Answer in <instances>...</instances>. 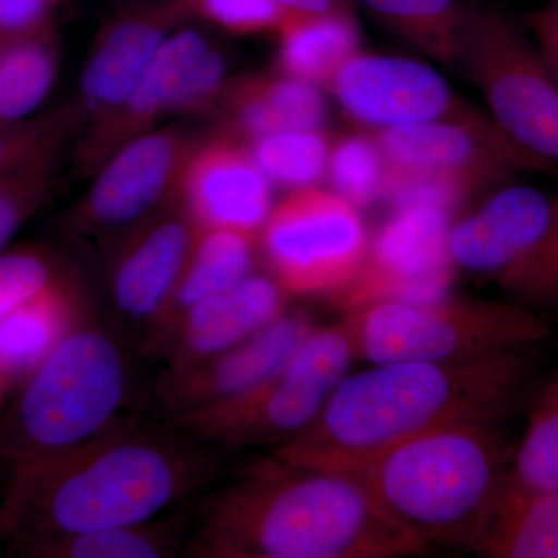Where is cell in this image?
Here are the masks:
<instances>
[{
    "label": "cell",
    "instance_id": "6da1fadb",
    "mask_svg": "<svg viewBox=\"0 0 558 558\" xmlns=\"http://www.w3.org/2000/svg\"><path fill=\"white\" fill-rule=\"evenodd\" d=\"M539 344L459 362L376 363L344 377L317 418L277 457L349 475L425 433L502 422L532 402Z\"/></svg>",
    "mask_w": 558,
    "mask_h": 558
},
{
    "label": "cell",
    "instance_id": "7a4b0ae2",
    "mask_svg": "<svg viewBox=\"0 0 558 558\" xmlns=\"http://www.w3.org/2000/svg\"><path fill=\"white\" fill-rule=\"evenodd\" d=\"M209 558H400L427 553L341 473L277 457L205 499L193 542Z\"/></svg>",
    "mask_w": 558,
    "mask_h": 558
},
{
    "label": "cell",
    "instance_id": "3957f363",
    "mask_svg": "<svg viewBox=\"0 0 558 558\" xmlns=\"http://www.w3.org/2000/svg\"><path fill=\"white\" fill-rule=\"evenodd\" d=\"M207 451L167 432H121L16 473L0 527L28 543L153 521L211 476Z\"/></svg>",
    "mask_w": 558,
    "mask_h": 558
},
{
    "label": "cell",
    "instance_id": "277c9868",
    "mask_svg": "<svg viewBox=\"0 0 558 558\" xmlns=\"http://www.w3.org/2000/svg\"><path fill=\"white\" fill-rule=\"evenodd\" d=\"M513 451L501 425H457L381 451L348 476L425 548L472 550L497 509Z\"/></svg>",
    "mask_w": 558,
    "mask_h": 558
},
{
    "label": "cell",
    "instance_id": "5b68a950",
    "mask_svg": "<svg viewBox=\"0 0 558 558\" xmlns=\"http://www.w3.org/2000/svg\"><path fill=\"white\" fill-rule=\"evenodd\" d=\"M130 391V366L105 329L76 323L35 369L0 435L16 473L89 446L113 432Z\"/></svg>",
    "mask_w": 558,
    "mask_h": 558
},
{
    "label": "cell",
    "instance_id": "8992f818",
    "mask_svg": "<svg viewBox=\"0 0 558 558\" xmlns=\"http://www.w3.org/2000/svg\"><path fill=\"white\" fill-rule=\"evenodd\" d=\"M357 357L392 362H459L548 339L549 323L521 303L450 293L433 300L377 301L349 312Z\"/></svg>",
    "mask_w": 558,
    "mask_h": 558
},
{
    "label": "cell",
    "instance_id": "52a82bcc",
    "mask_svg": "<svg viewBox=\"0 0 558 558\" xmlns=\"http://www.w3.org/2000/svg\"><path fill=\"white\" fill-rule=\"evenodd\" d=\"M355 359L347 317L317 326L269 380L241 398L179 414L178 427L191 438L222 446H281L317 418Z\"/></svg>",
    "mask_w": 558,
    "mask_h": 558
},
{
    "label": "cell",
    "instance_id": "ba28073f",
    "mask_svg": "<svg viewBox=\"0 0 558 558\" xmlns=\"http://www.w3.org/2000/svg\"><path fill=\"white\" fill-rule=\"evenodd\" d=\"M457 62L499 130L558 168V86L529 32L498 11H470Z\"/></svg>",
    "mask_w": 558,
    "mask_h": 558
},
{
    "label": "cell",
    "instance_id": "9c48e42d",
    "mask_svg": "<svg viewBox=\"0 0 558 558\" xmlns=\"http://www.w3.org/2000/svg\"><path fill=\"white\" fill-rule=\"evenodd\" d=\"M369 236L360 208L332 190L312 186L275 205L258 248L289 296L337 299L362 269Z\"/></svg>",
    "mask_w": 558,
    "mask_h": 558
},
{
    "label": "cell",
    "instance_id": "30bf717a",
    "mask_svg": "<svg viewBox=\"0 0 558 558\" xmlns=\"http://www.w3.org/2000/svg\"><path fill=\"white\" fill-rule=\"evenodd\" d=\"M226 72L222 54L199 32L172 33L123 105L86 124L76 146V167L83 174H95L117 150L153 131L165 117L215 109L229 83Z\"/></svg>",
    "mask_w": 558,
    "mask_h": 558
},
{
    "label": "cell",
    "instance_id": "8fae6325",
    "mask_svg": "<svg viewBox=\"0 0 558 558\" xmlns=\"http://www.w3.org/2000/svg\"><path fill=\"white\" fill-rule=\"evenodd\" d=\"M453 216L432 207L388 209L369 236L357 277L337 303L344 314L377 301L433 300L450 293L454 278L449 253Z\"/></svg>",
    "mask_w": 558,
    "mask_h": 558
},
{
    "label": "cell",
    "instance_id": "7c38bea8",
    "mask_svg": "<svg viewBox=\"0 0 558 558\" xmlns=\"http://www.w3.org/2000/svg\"><path fill=\"white\" fill-rule=\"evenodd\" d=\"M196 142L178 128L153 130L132 140L95 172L89 191L73 209L72 229L81 234L134 229L170 204Z\"/></svg>",
    "mask_w": 558,
    "mask_h": 558
},
{
    "label": "cell",
    "instance_id": "4fadbf2b",
    "mask_svg": "<svg viewBox=\"0 0 558 558\" xmlns=\"http://www.w3.org/2000/svg\"><path fill=\"white\" fill-rule=\"evenodd\" d=\"M329 90L344 116L369 132L483 116L458 97L435 69L409 58L359 51L340 69Z\"/></svg>",
    "mask_w": 558,
    "mask_h": 558
},
{
    "label": "cell",
    "instance_id": "5bb4252c",
    "mask_svg": "<svg viewBox=\"0 0 558 558\" xmlns=\"http://www.w3.org/2000/svg\"><path fill=\"white\" fill-rule=\"evenodd\" d=\"M389 167L454 172L480 180L488 189L513 182L526 172L558 168L517 145L490 116L435 121L373 132Z\"/></svg>",
    "mask_w": 558,
    "mask_h": 558
},
{
    "label": "cell",
    "instance_id": "9a60e30c",
    "mask_svg": "<svg viewBox=\"0 0 558 558\" xmlns=\"http://www.w3.org/2000/svg\"><path fill=\"white\" fill-rule=\"evenodd\" d=\"M175 201L196 230L229 229L255 236L274 209L270 180L247 143L222 130L194 143Z\"/></svg>",
    "mask_w": 558,
    "mask_h": 558
},
{
    "label": "cell",
    "instance_id": "2e32d148",
    "mask_svg": "<svg viewBox=\"0 0 558 558\" xmlns=\"http://www.w3.org/2000/svg\"><path fill=\"white\" fill-rule=\"evenodd\" d=\"M191 17L186 0H135L101 25L81 76L86 124L130 97L174 28Z\"/></svg>",
    "mask_w": 558,
    "mask_h": 558
},
{
    "label": "cell",
    "instance_id": "e0dca14e",
    "mask_svg": "<svg viewBox=\"0 0 558 558\" xmlns=\"http://www.w3.org/2000/svg\"><path fill=\"white\" fill-rule=\"evenodd\" d=\"M553 199L535 186L513 182L494 189L451 223L454 269L501 278L537 245L548 227Z\"/></svg>",
    "mask_w": 558,
    "mask_h": 558
},
{
    "label": "cell",
    "instance_id": "ac0fdd59",
    "mask_svg": "<svg viewBox=\"0 0 558 558\" xmlns=\"http://www.w3.org/2000/svg\"><path fill=\"white\" fill-rule=\"evenodd\" d=\"M193 240V223L175 199L132 229L112 271V296L121 315L132 322H160Z\"/></svg>",
    "mask_w": 558,
    "mask_h": 558
},
{
    "label": "cell",
    "instance_id": "d6986e66",
    "mask_svg": "<svg viewBox=\"0 0 558 558\" xmlns=\"http://www.w3.org/2000/svg\"><path fill=\"white\" fill-rule=\"evenodd\" d=\"M315 328L307 312L286 310L236 347L179 371L172 384L179 414L241 398L258 388L292 359Z\"/></svg>",
    "mask_w": 558,
    "mask_h": 558
},
{
    "label": "cell",
    "instance_id": "ffe728a7",
    "mask_svg": "<svg viewBox=\"0 0 558 558\" xmlns=\"http://www.w3.org/2000/svg\"><path fill=\"white\" fill-rule=\"evenodd\" d=\"M288 293L271 275L253 271L219 295L202 301L179 319V371L229 351L288 310Z\"/></svg>",
    "mask_w": 558,
    "mask_h": 558
},
{
    "label": "cell",
    "instance_id": "44dd1931",
    "mask_svg": "<svg viewBox=\"0 0 558 558\" xmlns=\"http://www.w3.org/2000/svg\"><path fill=\"white\" fill-rule=\"evenodd\" d=\"M220 130L250 142L293 130H325L328 105L319 87L288 75L229 81L218 106Z\"/></svg>",
    "mask_w": 558,
    "mask_h": 558
},
{
    "label": "cell",
    "instance_id": "7402d4cb",
    "mask_svg": "<svg viewBox=\"0 0 558 558\" xmlns=\"http://www.w3.org/2000/svg\"><path fill=\"white\" fill-rule=\"evenodd\" d=\"M258 236L229 229H194L189 259L160 319L171 336L179 319L191 307L240 284L255 269Z\"/></svg>",
    "mask_w": 558,
    "mask_h": 558
},
{
    "label": "cell",
    "instance_id": "603a6c76",
    "mask_svg": "<svg viewBox=\"0 0 558 558\" xmlns=\"http://www.w3.org/2000/svg\"><path fill=\"white\" fill-rule=\"evenodd\" d=\"M282 75L328 89L337 73L360 51V31L348 9L289 13L277 31Z\"/></svg>",
    "mask_w": 558,
    "mask_h": 558
},
{
    "label": "cell",
    "instance_id": "cb8c5ba5",
    "mask_svg": "<svg viewBox=\"0 0 558 558\" xmlns=\"http://www.w3.org/2000/svg\"><path fill=\"white\" fill-rule=\"evenodd\" d=\"M76 295L65 277L0 318V371L27 377L57 348L76 319Z\"/></svg>",
    "mask_w": 558,
    "mask_h": 558
},
{
    "label": "cell",
    "instance_id": "d4e9b609",
    "mask_svg": "<svg viewBox=\"0 0 558 558\" xmlns=\"http://www.w3.org/2000/svg\"><path fill=\"white\" fill-rule=\"evenodd\" d=\"M472 550L488 558H558V492L505 488Z\"/></svg>",
    "mask_w": 558,
    "mask_h": 558
},
{
    "label": "cell",
    "instance_id": "484cf974",
    "mask_svg": "<svg viewBox=\"0 0 558 558\" xmlns=\"http://www.w3.org/2000/svg\"><path fill=\"white\" fill-rule=\"evenodd\" d=\"M58 60L54 28L0 44V123L31 119L53 87Z\"/></svg>",
    "mask_w": 558,
    "mask_h": 558
},
{
    "label": "cell",
    "instance_id": "4316f807",
    "mask_svg": "<svg viewBox=\"0 0 558 558\" xmlns=\"http://www.w3.org/2000/svg\"><path fill=\"white\" fill-rule=\"evenodd\" d=\"M400 38L444 64L461 51L470 11L461 0H362Z\"/></svg>",
    "mask_w": 558,
    "mask_h": 558
},
{
    "label": "cell",
    "instance_id": "83f0119b",
    "mask_svg": "<svg viewBox=\"0 0 558 558\" xmlns=\"http://www.w3.org/2000/svg\"><path fill=\"white\" fill-rule=\"evenodd\" d=\"M179 546L175 521L97 529L28 543L27 553L49 558H163Z\"/></svg>",
    "mask_w": 558,
    "mask_h": 558
},
{
    "label": "cell",
    "instance_id": "f1b7e54d",
    "mask_svg": "<svg viewBox=\"0 0 558 558\" xmlns=\"http://www.w3.org/2000/svg\"><path fill=\"white\" fill-rule=\"evenodd\" d=\"M505 488L558 492V373L532 399L526 433L513 451Z\"/></svg>",
    "mask_w": 558,
    "mask_h": 558
},
{
    "label": "cell",
    "instance_id": "f546056e",
    "mask_svg": "<svg viewBox=\"0 0 558 558\" xmlns=\"http://www.w3.org/2000/svg\"><path fill=\"white\" fill-rule=\"evenodd\" d=\"M245 143L260 171L281 189H312L328 178L332 138L323 130L275 132Z\"/></svg>",
    "mask_w": 558,
    "mask_h": 558
},
{
    "label": "cell",
    "instance_id": "4dcf8cb0",
    "mask_svg": "<svg viewBox=\"0 0 558 558\" xmlns=\"http://www.w3.org/2000/svg\"><path fill=\"white\" fill-rule=\"evenodd\" d=\"M387 175L388 161L373 132L332 138L326 179L333 193L357 208L369 207L381 202Z\"/></svg>",
    "mask_w": 558,
    "mask_h": 558
},
{
    "label": "cell",
    "instance_id": "1f68e13d",
    "mask_svg": "<svg viewBox=\"0 0 558 558\" xmlns=\"http://www.w3.org/2000/svg\"><path fill=\"white\" fill-rule=\"evenodd\" d=\"M488 189L480 180L454 172L405 170L389 167L381 204L387 209L432 207L449 213L454 219L459 211Z\"/></svg>",
    "mask_w": 558,
    "mask_h": 558
},
{
    "label": "cell",
    "instance_id": "d6a6232c",
    "mask_svg": "<svg viewBox=\"0 0 558 558\" xmlns=\"http://www.w3.org/2000/svg\"><path fill=\"white\" fill-rule=\"evenodd\" d=\"M62 148L47 150L0 180V253L57 185Z\"/></svg>",
    "mask_w": 558,
    "mask_h": 558
},
{
    "label": "cell",
    "instance_id": "836d02e7",
    "mask_svg": "<svg viewBox=\"0 0 558 558\" xmlns=\"http://www.w3.org/2000/svg\"><path fill=\"white\" fill-rule=\"evenodd\" d=\"M80 121L78 109L64 106L31 119L0 123V180L47 150L64 148Z\"/></svg>",
    "mask_w": 558,
    "mask_h": 558
},
{
    "label": "cell",
    "instance_id": "e575fe53",
    "mask_svg": "<svg viewBox=\"0 0 558 558\" xmlns=\"http://www.w3.org/2000/svg\"><path fill=\"white\" fill-rule=\"evenodd\" d=\"M498 281L531 310L558 307V193L542 240Z\"/></svg>",
    "mask_w": 558,
    "mask_h": 558
},
{
    "label": "cell",
    "instance_id": "d590c367",
    "mask_svg": "<svg viewBox=\"0 0 558 558\" xmlns=\"http://www.w3.org/2000/svg\"><path fill=\"white\" fill-rule=\"evenodd\" d=\"M64 277L60 263L40 247L0 253V318Z\"/></svg>",
    "mask_w": 558,
    "mask_h": 558
},
{
    "label": "cell",
    "instance_id": "8d00e7d4",
    "mask_svg": "<svg viewBox=\"0 0 558 558\" xmlns=\"http://www.w3.org/2000/svg\"><path fill=\"white\" fill-rule=\"evenodd\" d=\"M191 17H199L233 33V35H259L275 32L289 16L271 0H186Z\"/></svg>",
    "mask_w": 558,
    "mask_h": 558
},
{
    "label": "cell",
    "instance_id": "74e56055",
    "mask_svg": "<svg viewBox=\"0 0 558 558\" xmlns=\"http://www.w3.org/2000/svg\"><path fill=\"white\" fill-rule=\"evenodd\" d=\"M58 0H0V44L54 28Z\"/></svg>",
    "mask_w": 558,
    "mask_h": 558
},
{
    "label": "cell",
    "instance_id": "f35d334b",
    "mask_svg": "<svg viewBox=\"0 0 558 558\" xmlns=\"http://www.w3.org/2000/svg\"><path fill=\"white\" fill-rule=\"evenodd\" d=\"M527 32L558 86V3H549L527 16Z\"/></svg>",
    "mask_w": 558,
    "mask_h": 558
},
{
    "label": "cell",
    "instance_id": "ab89813d",
    "mask_svg": "<svg viewBox=\"0 0 558 558\" xmlns=\"http://www.w3.org/2000/svg\"><path fill=\"white\" fill-rule=\"evenodd\" d=\"M289 13H328L347 9L343 0H271Z\"/></svg>",
    "mask_w": 558,
    "mask_h": 558
},
{
    "label": "cell",
    "instance_id": "60d3db41",
    "mask_svg": "<svg viewBox=\"0 0 558 558\" xmlns=\"http://www.w3.org/2000/svg\"><path fill=\"white\" fill-rule=\"evenodd\" d=\"M11 384H13V381H11L10 377H7L5 374L0 371V400H2L3 395H5Z\"/></svg>",
    "mask_w": 558,
    "mask_h": 558
},
{
    "label": "cell",
    "instance_id": "b9f144b4",
    "mask_svg": "<svg viewBox=\"0 0 558 558\" xmlns=\"http://www.w3.org/2000/svg\"><path fill=\"white\" fill-rule=\"evenodd\" d=\"M550 3H558V0H550Z\"/></svg>",
    "mask_w": 558,
    "mask_h": 558
},
{
    "label": "cell",
    "instance_id": "7bdbcfd3",
    "mask_svg": "<svg viewBox=\"0 0 558 558\" xmlns=\"http://www.w3.org/2000/svg\"><path fill=\"white\" fill-rule=\"evenodd\" d=\"M58 2H60V3H61V2H64V0H58Z\"/></svg>",
    "mask_w": 558,
    "mask_h": 558
}]
</instances>
